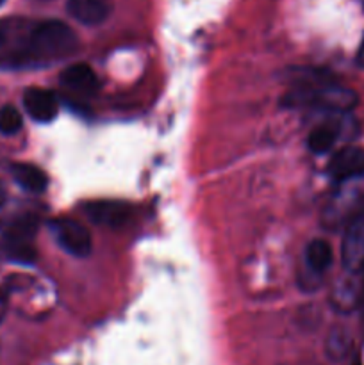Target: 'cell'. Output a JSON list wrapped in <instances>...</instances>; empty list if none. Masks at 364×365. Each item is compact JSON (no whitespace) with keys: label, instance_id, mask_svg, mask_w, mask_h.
<instances>
[{"label":"cell","instance_id":"1","mask_svg":"<svg viewBox=\"0 0 364 365\" xmlns=\"http://www.w3.org/2000/svg\"><path fill=\"white\" fill-rule=\"evenodd\" d=\"M79 38L64 21L46 20L34 25L24 41L0 57L2 68H36L57 63L77 52Z\"/></svg>","mask_w":364,"mask_h":365},{"label":"cell","instance_id":"2","mask_svg":"<svg viewBox=\"0 0 364 365\" xmlns=\"http://www.w3.org/2000/svg\"><path fill=\"white\" fill-rule=\"evenodd\" d=\"M291 109H310L321 113H348L355 109L359 96L353 89L334 82L327 71H310L282 100Z\"/></svg>","mask_w":364,"mask_h":365},{"label":"cell","instance_id":"3","mask_svg":"<svg viewBox=\"0 0 364 365\" xmlns=\"http://www.w3.org/2000/svg\"><path fill=\"white\" fill-rule=\"evenodd\" d=\"M363 210L364 192L359 187H341L323 210V221L328 228H338L363 216Z\"/></svg>","mask_w":364,"mask_h":365},{"label":"cell","instance_id":"4","mask_svg":"<svg viewBox=\"0 0 364 365\" xmlns=\"http://www.w3.org/2000/svg\"><path fill=\"white\" fill-rule=\"evenodd\" d=\"M50 230H52L57 245L64 252L70 253V255L81 257L82 259V257H88L91 253V234L77 220H71V217H57V220L50 221Z\"/></svg>","mask_w":364,"mask_h":365},{"label":"cell","instance_id":"5","mask_svg":"<svg viewBox=\"0 0 364 365\" xmlns=\"http://www.w3.org/2000/svg\"><path fill=\"white\" fill-rule=\"evenodd\" d=\"M341 242V264L345 273H364V214L346 225Z\"/></svg>","mask_w":364,"mask_h":365},{"label":"cell","instance_id":"6","mask_svg":"<svg viewBox=\"0 0 364 365\" xmlns=\"http://www.w3.org/2000/svg\"><path fill=\"white\" fill-rule=\"evenodd\" d=\"M327 175L335 184H346L364 175V148L346 146L328 160Z\"/></svg>","mask_w":364,"mask_h":365},{"label":"cell","instance_id":"7","mask_svg":"<svg viewBox=\"0 0 364 365\" xmlns=\"http://www.w3.org/2000/svg\"><path fill=\"white\" fill-rule=\"evenodd\" d=\"M84 212L93 223L103 225L109 228L123 227L131 217V209L127 203L118 200H95L84 203Z\"/></svg>","mask_w":364,"mask_h":365},{"label":"cell","instance_id":"8","mask_svg":"<svg viewBox=\"0 0 364 365\" xmlns=\"http://www.w3.org/2000/svg\"><path fill=\"white\" fill-rule=\"evenodd\" d=\"M24 106L32 120L38 123H50L57 116L59 100L50 89L29 88L24 93Z\"/></svg>","mask_w":364,"mask_h":365},{"label":"cell","instance_id":"9","mask_svg":"<svg viewBox=\"0 0 364 365\" xmlns=\"http://www.w3.org/2000/svg\"><path fill=\"white\" fill-rule=\"evenodd\" d=\"M364 296V284L360 274L345 273L338 278L334 289H332V305L341 312H352L357 309Z\"/></svg>","mask_w":364,"mask_h":365},{"label":"cell","instance_id":"10","mask_svg":"<svg viewBox=\"0 0 364 365\" xmlns=\"http://www.w3.org/2000/svg\"><path fill=\"white\" fill-rule=\"evenodd\" d=\"M61 84L79 96H91L98 89V77L91 70V66L77 63L68 66L61 73Z\"/></svg>","mask_w":364,"mask_h":365},{"label":"cell","instance_id":"11","mask_svg":"<svg viewBox=\"0 0 364 365\" xmlns=\"http://www.w3.org/2000/svg\"><path fill=\"white\" fill-rule=\"evenodd\" d=\"M66 9L79 24L95 27L107 20L111 13L109 0H68Z\"/></svg>","mask_w":364,"mask_h":365},{"label":"cell","instance_id":"12","mask_svg":"<svg viewBox=\"0 0 364 365\" xmlns=\"http://www.w3.org/2000/svg\"><path fill=\"white\" fill-rule=\"evenodd\" d=\"M11 175L21 189L29 192H43L49 185V177L41 168L29 163L11 164Z\"/></svg>","mask_w":364,"mask_h":365},{"label":"cell","instance_id":"13","mask_svg":"<svg viewBox=\"0 0 364 365\" xmlns=\"http://www.w3.org/2000/svg\"><path fill=\"white\" fill-rule=\"evenodd\" d=\"M305 262L310 273H325L332 266V262H334L332 246L327 241H323V239H314V241H310L305 250Z\"/></svg>","mask_w":364,"mask_h":365},{"label":"cell","instance_id":"14","mask_svg":"<svg viewBox=\"0 0 364 365\" xmlns=\"http://www.w3.org/2000/svg\"><path fill=\"white\" fill-rule=\"evenodd\" d=\"M335 141H338V130L330 125H320L314 128L307 138V146L316 155H323L334 148Z\"/></svg>","mask_w":364,"mask_h":365},{"label":"cell","instance_id":"15","mask_svg":"<svg viewBox=\"0 0 364 365\" xmlns=\"http://www.w3.org/2000/svg\"><path fill=\"white\" fill-rule=\"evenodd\" d=\"M350 349H352V337L348 331L345 328H334L327 339V355L339 362L348 356Z\"/></svg>","mask_w":364,"mask_h":365},{"label":"cell","instance_id":"16","mask_svg":"<svg viewBox=\"0 0 364 365\" xmlns=\"http://www.w3.org/2000/svg\"><path fill=\"white\" fill-rule=\"evenodd\" d=\"M2 248L7 259L18 264H32L36 260V248L32 242L13 241V239H2Z\"/></svg>","mask_w":364,"mask_h":365},{"label":"cell","instance_id":"17","mask_svg":"<svg viewBox=\"0 0 364 365\" xmlns=\"http://www.w3.org/2000/svg\"><path fill=\"white\" fill-rule=\"evenodd\" d=\"M24 127V118L18 113L16 107L4 106L0 109V132L4 135H14Z\"/></svg>","mask_w":364,"mask_h":365},{"label":"cell","instance_id":"18","mask_svg":"<svg viewBox=\"0 0 364 365\" xmlns=\"http://www.w3.org/2000/svg\"><path fill=\"white\" fill-rule=\"evenodd\" d=\"M9 32H11V25L9 21L0 20V46H4L9 39Z\"/></svg>","mask_w":364,"mask_h":365},{"label":"cell","instance_id":"19","mask_svg":"<svg viewBox=\"0 0 364 365\" xmlns=\"http://www.w3.org/2000/svg\"><path fill=\"white\" fill-rule=\"evenodd\" d=\"M355 61H357V66H360L364 70V38H363V41H360L359 50H357Z\"/></svg>","mask_w":364,"mask_h":365},{"label":"cell","instance_id":"20","mask_svg":"<svg viewBox=\"0 0 364 365\" xmlns=\"http://www.w3.org/2000/svg\"><path fill=\"white\" fill-rule=\"evenodd\" d=\"M6 310H7L6 296H4V292L0 291V323H2V319L6 317Z\"/></svg>","mask_w":364,"mask_h":365},{"label":"cell","instance_id":"21","mask_svg":"<svg viewBox=\"0 0 364 365\" xmlns=\"http://www.w3.org/2000/svg\"><path fill=\"white\" fill-rule=\"evenodd\" d=\"M6 200H7V191H6V187H4L2 182H0V207L6 203Z\"/></svg>","mask_w":364,"mask_h":365},{"label":"cell","instance_id":"22","mask_svg":"<svg viewBox=\"0 0 364 365\" xmlns=\"http://www.w3.org/2000/svg\"><path fill=\"white\" fill-rule=\"evenodd\" d=\"M350 365H363V360H360L359 355H355V356H353L352 364H350Z\"/></svg>","mask_w":364,"mask_h":365},{"label":"cell","instance_id":"23","mask_svg":"<svg viewBox=\"0 0 364 365\" xmlns=\"http://www.w3.org/2000/svg\"><path fill=\"white\" fill-rule=\"evenodd\" d=\"M4 2V0H0V4H2Z\"/></svg>","mask_w":364,"mask_h":365}]
</instances>
